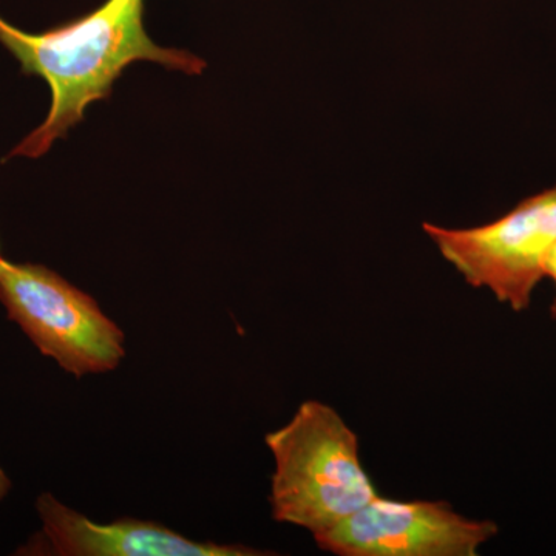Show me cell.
<instances>
[{"label": "cell", "mask_w": 556, "mask_h": 556, "mask_svg": "<svg viewBox=\"0 0 556 556\" xmlns=\"http://www.w3.org/2000/svg\"><path fill=\"white\" fill-rule=\"evenodd\" d=\"M0 255H2V254H0Z\"/></svg>", "instance_id": "obj_10"}, {"label": "cell", "mask_w": 556, "mask_h": 556, "mask_svg": "<svg viewBox=\"0 0 556 556\" xmlns=\"http://www.w3.org/2000/svg\"><path fill=\"white\" fill-rule=\"evenodd\" d=\"M265 442L274 457L270 511L281 525L316 538L379 496L362 464L357 434L331 405L303 402Z\"/></svg>", "instance_id": "obj_2"}, {"label": "cell", "mask_w": 556, "mask_h": 556, "mask_svg": "<svg viewBox=\"0 0 556 556\" xmlns=\"http://www.w3.org/2000/svg\"><path fill=\"white\" fill-rule=\"evenodd\" d=\"M11 486H13V482L7 471L0 467V501L5 500L7 495L11 492Z\"/></svg>", "instance_id": "obj_8"}, {"label": "cell", "mask_w": 556, "mask_h": 556, "mask_svg": "<svg viewBox=\"0 0 556 556\" xmlns=\"http://www.w3.org/2000/svg\"><path fill=\"white\" fill-rule=\"evenodd\" d=\"M496 535L495 522L464 517L445 501L378 496L314 540L340 556H477Z\"/></svg>", "instance_id": "obj_5"}, {"label": "cell", "mask_w": 556, "mask_h": 556, "mask_svg": "<svg viewBox=\"0 0 556 556\" xmlns=\"http://www.w3.org/2000/svg\"><path fill=\"white\" fill-rule=\"evenodd\" d=\"M0 303L42 356L76 379L104 375L126 357V334L100 303L38 263L0 255Z\"/></svg>", "instance_id": "obj_3"}, {"label": "cell", "mask_w": 556, "mask_h": 556, "mask_svg": "<svg viewBox=\"0 0 556 556\" xmlns=\"http://www.w3.org/2000/svg\"><path fill=\"white\" fill-rule=\"evenodd\" d=\"M424 230L468 285L521 313L532 303L556 243V186L489 225L448 229L426 223Z\"/></svg>", "instance_id": "obj_4"}, {"label": "cell", "mask_w": 556, "mask_h": 556, "mask_svg": "<svg viewBox=\"0 0 556 556\" xmlns=\"http://www.w3.org/2000/svg\"><path fill=\"white\" fill-rule=\"evenodd\" d=\"M552 314H554V317H556V299L554 302V306H552Z\"/></svg>", "instance_id": "obj_9"}, {"label": "cell", "mask_w": 556, "mask_h": 556, "mask_svg": "<svg viewBox=\"0 0 556 556\" xmlns=\"http://www.w3.org/2000/svg\"><path fill=\"white\" fill-rule=\"evenodd\" d=\"M544 277L551 278L556 288V243L548 252L546 263H544Z\"/></svg>", "instance_id": "obj_7"}, {"label": "cell", "mask_w": 556, "mask_h": 556, "mask_svg": "<svg viewBox=\"0 0 556 556\" xmlns=\"http://www.w3.org/2000/svg\"><path fill=\"white\" fill-rule=\"evenodd\" d=\"M144 0H108L100 9L42 33L14 27L0 16V46L21 65L22 75L49 86L46 119L3 161L40 159L78 126L93 102L112 97L113 86L138 61L199 76L206 61L186 50L153 42L144 28Z\"/></svg>", "instance_id": "obj_1"}, {"label": "cell", "mask_w": 556, "mask_h": 556, "mask_svg": "<svg viewBox=\"0 0 556 556\" xmlns=\"http://www.w3.org/2000/svg\"><path fill=\"white\" fill-rule=\"evenodd\" d=\"M40 530L17 555L47 556H262L270 552L193 541L160 522L121 518L109 525L91 521L65 506L53 493L36 500Z\"/></svg>", "instance_id": "obj_6"}]
</instances>
